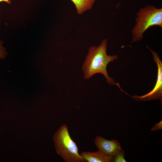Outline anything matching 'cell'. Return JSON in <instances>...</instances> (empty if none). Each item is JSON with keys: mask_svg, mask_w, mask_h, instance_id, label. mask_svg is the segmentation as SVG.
Instances as JSON below:
<instances>
[{"mask_svg": "<svg viewBox=\"0 0 162 162\" xmlns=\"http://www.w3.org/2000/svg\"><path fill=\"white\" fill-rule=\"evenodd\" d=\"M3 42L2 40H0V58H4L7 55V52L5 51L6 48L3 47L2 45Z\"/></svg>", "mask_w": 162, "mask_h": 162, "instance_id": "obj_9", "label": "cell"}, {"mask_svg": "<svg viewBox=\"0 0 162 162\" xmlns=\"http://www.w3.org/2000/svg\"><path fill=\"white\" fill-rule=\"evenodd\" d=\"M6 2L8 4L11 3L10 0H0V2Z\"/></svg>", "mask_w": 162, "mask_h": 162, "instance_id": "obj_11", "label": "cell"}, {"mask_svg": "<svg viewBox=\"0 0 162 162\" xmlns=\"http://www.w3.org/2000/svg\"><path fill=\"white\" fill-rule=\"evenodd\" d=\"M162 121L158 123L155 124L151 129V131L161 130L162 129Z\"/></svg>", "mask_w": 162, "mask_h": 162, "instance_id": "obj_10", "label": "cell"}, {"mask_svg": "<svg viewBox=\"0 0 162 162\" xmlns=\"http://www.w3.org/2000/svg\"><path fill=\"white\" fill-rule=\"evenodd\" d=\"M74 4L77 13L82 14L91 9L96 0H70Z\"/></svg>", "mask_w": 162, "mask_h": 162, "instance_id": "obj_7", "label": "cell"}, {"mask_svg": "<svg viewBox=\"0 0 162 162\" xmlns=\"http://www.w3.org/2000/svg\"><path fill=\"white\" fill-rule=\"evenodd\" d=\"M107 40L103 39L98 46H93L88 52L82 67L85 79H89L94 75L100 73L104 75L107 82L111 85L116 83L108 75L107 66L108 64L118 58L116 55H108L106 53Z\"/></svg>", "mask_w": 162, "mask_h": 162, "instance_id": "obj_1", "label": "cell"}, {"mask_svg": "<svg viewBox=\"0 0 162 162\" xmlns=\"http://www.w3.org/2000/svg\"><path fill=\"white\" fill-rule=\"evenodd\" d=\"M112 162H126L125 158V153L122 149L118 151L112 157Z\"/></svg>", "mask_w": 162, "mask_h": 162, "instance_id": "obj_8", "label": "cell"}, {"mask_svg": "<svg viewBox=\"0 0 162 162\" xmlns=\"http://www.w3.org/2000/svg\"><path fill=\"white\" fill-rule=\"evenodd\" d=\"M94 143L98 150L112 158L122 149L120 143L117 140H107L99 136L96 137Z\"/></svg>", "mask_w": 162, "mask_h": 162, "instance_id": "obj_5", "label": "cell"}, {"mask_svg": "<svg viewBox=\"0 0 162 162\" xmlns=\"http://www.w3.org/2000/svg\"><path fill=\"white\" fill-rule=\"evenodd\" d=\"M152 53L153 60L157 64L158 71L157 79L154 87L149 92L140 96L135 95H129L133 99L137 100L148 101L154 100H160L162 104V62L160 60L157 53L148 47Z\"/></svg>", "mask_w": 162, "mask_h": 162, "instance_id": "obj_4", "label": "cell"}, {"mask_svg": "<svg viewBox=\"0 0 162 162\" xmlns=\"http://www.w3.org/2000/svg\"><path fill=\"white\" fill-rule=\"evenodd\" d=\"M154 26L162 27V8L153 5L140 8L137 14L135 25L132 30V42L142 40L145 32Z\"/></svg>", "mask_w": 162, "mask_h": 162, "instance_id": "obj_3", "label": "cell"}, {"mask_svg": "<svg viewBox=\"0 0 162 162\" xmlns=\"http://www.w3.org/2000/svg\"><path fill=\"white\" fill-rule=\"evenodd\" d=\"M53 140L57 153L66 162H84L76 142L71 137L67 125L63 124L55 133Z\"/></svg>", "mask_w": 162, "mask_h": 162, "instance_id": "obj_2", "label": "cell"}, {"mask_svg": "<svg viewBox=\"0 0 162 162\" xmlns=\"http://www.w3.org/2000/svg\"><path fill=\"white\" fill-rule=\"evenodd\" d=\"M85 161L88 162H112V158L98 150L95 152H83L80 154Z\"/></svg>", "mask_w": 162, "mask_h": 162, "instance_id": "obj_6", "label": "cell"}]
</instances>
